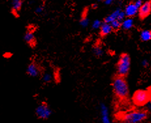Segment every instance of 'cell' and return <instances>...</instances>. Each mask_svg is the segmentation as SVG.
Masks as SVG:
<instances>
[{"instance_id": "18", "label": "cell", "mask_w": 151, "mask_h": 123, "mask_svg": "<svg viewBox=\"0 0 151 123\" xmlns=\"http://www.w3.org/2000/svg\"><path fill=\"white\" fill-rule=\"evenodd\" d=\"M110 24L111 27H112L113 30L116 31V30H119L120 28H121V22L117 19L113 20V22H111L110 23Z\"/></svg>"}, {"instance_id": "26", "label": "cell", "mask_w": 151, "mask_h": 123, "mask_svg": "<svg viewBox=\"0 0 151 123\" xmlns=\"http://www.w3.org/2000/svg\"><path fill=\"white\" fill-rule=\"evenodd\" d=\"M97 7H98L97 4H94V5H92V7H93V9H96V8H97Z\"/></svg>"}, {"instance_id": "21", "label": "cell", "mask_w": 151, "mask_h": 123, "mask_svg": "<svg viewBox=\"0 0 151 123\" xmlns=\"http://www.w3.org/2000/svg\"><path fill=\"white\" fill-rule=\"evenodd\" d=\"M126 18V15H125V13L124 11H120V12L119 14V15H118V18H117V20H119L120 22H122V21L124 19Z\"/></svg>"}, {"instance_id": "1", "label": "cell", "mask_w": 151, "mask_h": 123, "mask_svg": "<svg viewBox=\"0 0 151 123\" xmlns=\"http://www.w3.org/2000/svg\"><path fill=\"white\" fill-rule=\"evenodd\" d=\"M147 118V111L135 109L122 114L119 121L120 123H143Z\"/></svg>"}, {"instance_id": "16", "label": "cell", "mask_w": 151, "mask_h": 123, "mask_svg": "<svg viewBox=\"0 0 151 123\" xmlns=\"http://www.w3.org/2000/svg\"><path fill=\"white\" fill-rule=\"evenodd\" d=\"M53 79L52 74L50 73L49 71H45L43 74L42 75V81L45 83H49L52 81Z\"/></svg>"}, {"instance_id": "27", "label": "cell", "mask_w": 151, "mask_h": 123, "mask_svg": "<svg viewBox=\"0 0 151 123\" xmlns=\"http://www.w3.org/2000/svg\"><path fill=\"white\" fill-rule=\"evenodd\" d=\"M99 1H104V0H98Z\"/></svg>"}, {"instance_id": "8", "label": "cell", "mask_w": 151, "mask_h": 123, "mask_svg": "<svg viewBox=\"0 0 151 123\" xmlns=\"http://www.w3.org/2000/svg\"><path fill=\"white\" fill-rule=\"evenodd\" d=\"M26 73L32 77H37L41 73V70L39 65L35 62H32L28 65L26 69Z\"/></svg>"}, {"instance_id": "5", "label": "cell", "mask_w": 151, "mask_h": 123, "mask_svg": "<svg viewBox=\"0 0 151 123\" xmlns=\"http://www.w3.org/2000/svg\"><path fill=\"white\" fill-rule=\"evenodd\" d=\"M35 113L38 119L41 120H47L52 115V111L49 105L43 102L39 104L37 107L35 108Z\"/></svg>"}, {"instance_id": "2", "label": "cell", "mask_w": 151, "mask_h": 123, "mask_svg": "<svg viewBox=\"0 0 151 123\" xmlns=\"http://www.w3.org/2000/svg\"><path fill=\"white\" fill-rule=\"evenodd\" d=\"M112 86L114 94L118 98L124 100L128 98L129 91L128 83L124 77L119 76L114 77Z\"/></svg>"}, {"instance_id": "24", "label": "cell", "mask_w": 151, "mask_h": 123, "mask_svg": "<svg viewBox=\"0 0 151 123\" xmlns=\"http://www.w3.org/2000/svg\"><path fill=\"white\" fill-rule=\"evenodd\" d=\"M43 7H41V6L37 7L35 9V13H37V14H41L43 13Z\"/></svg>"}, {"instance_id": "6", "label": "cell", "mask_w": 151, "mask_h": 123, "mask_svg": "<svg viewBox=\"0 0 151 123\" xmlns=\"http://www.w3.org/2000/svg\"><path fill=\"white\" fill-rule=\"evenodd\" d=\"M150 11L151 2L150 0H147L145 1H143V4L139 9V16L141 19H144L149 15L150 14Z\"/></svg>"}, {"instance_id": "14", "label": "cell", "mask_w": 151, "mask_h": 123, "mask_svg": "<svg viewBox=\"0 0 151 123\" xmlns=\"http://www.w3.org/2000/svg\"><path fill=\"white\" fill-rule=\"evenodd\" d=\"M140 40L143 42H147L151 40V31L150 29H143L140 32Z\"/></svg>"}, {"instance_id": "7", "label": "cell", "mask_w": 151, "mask_h": 123, "mask_svg": "<svg viewBox=\"0 0 151 123\" xmlns=\"http://www.w3.org/2000/svg\"><path fill=\"white\" fill-rule=\"evenodd\" d=\"M99 111L102 123H112L110 119L109 110L108 107L104 103H101L99 106Z\"/></svg>"}, {"instance_id": "20", "label": "cell", "mask_w": 151, "mask_h": 123, "mask_svg": "<svg viewBox=\"0 0 151 123\" xmlns=\"http://www.w3.org/2000/svg\"><path fill=\"white\" fill-rule=\"evenodd\" d=\"M101 23H102V22L99 20H95L92 22V28L93 29H99V28H100V26L101 25Z\"/></svg>"}, {"instance_id": "12", "label": "cell", "mask_w": 151, "mask_h": 123, "mask_svg": "<svg viewBox=\"0 0 151 123\" xmlns=\"http://www.w3.org/2000/svg\"><path fill=\"white\" fill-rule=\"evenodd\" d=\"M134 26V21L132 18H125L121 22V28L124 30H130Z\"/></svg>"}, {"instance_id": "17", "label": "cell", "mask_w": 151, "mask_h": 123, "mask_svg": "<svg viewBox=\"0 0 151 123\" xmlns=\"http://www.w3.org/2000/svg\"><path fill=\"white\" fill-rule=\"evenodd\" d=\"M93 53L96 57H101L104 55V50L100 46H95L93 48Z\"/></svg>"}, {"instance_id": "19", "label": "cell", "mask_w": 151, "mask_h": 123, "mask_svg": "<svg viewBox=\"0 0 151 123\" xmlns=\"http://www.w3.org/2000/svg\"><path fill=\"white\" fill-rule=\"evenodd\" d=\"M90 24V20L87 17H83L80 20V25L81 27L85 28L86 27H88Z\"/></svg>"}, {"instance_id": "3", "label": "cell", "mask_w": 151, "mask_h": 123, "mask_svg": "<svg viewBox=\"0 0 151 123\" xmlns=\"http://www.w3.org/2000/svg\"><path fill=\"white\" fill-rule=\"evenodd\" d=\"M131 67V58L128 54L124 53L120 55L116 65L118 76L126 77L129 73Z\"/></svg>"}, {"instance_id": "23", "label": "cell", "mask_w": 151, "mask_h": 123, "mask_svg": "<svg viewBox=\"0 0 151 123\" xmlns=\"http://www.w3.org/2000/svg\"><path fill=\"white\" fill-rule=\"evenodd\" d=\"M141 65L143 68H147L149 65V62L147 59H144L141 62Z\"/></svg>"}, {"instance_id": "22", "label": "cell", "mask_w": 151, "mask_h": 123, "mask_svg": "<svg viewBox=\"0 0 151 123\" xmlns=\"http://www.w3.org/2000/svg\"><path fill=\"white\" fill-rule=\"evenodd\" d=\"M143 0H135V1L134 2V4L138 9H139V7L142 5V4H143Z\"/></svg>"}, {"instance_id": "9", "label": "cell", "mask_w": 151, "mask_h": 123, "mask_svg": "<svg viewBox=\"0 0 151 123\" xmlns=\"http://www.w3.org/2000/svg\"><path fill=\"white\" fill-rule=\"evenodd\" d=\"M138 11L139 9L134 5V3H131L126 6L124 12L125 13L126 17L132 18L138 13Z\"/></svg>"}, {"instance_id": "15", "label": "cell", "mask_w": 151, "mask_h": 123, "mask_svg": "<svg viewBox=\"0 0 151 123\" xmlns=\"http://www.w3.org/2000/svg\"><path fill=\"white\" fill-rule=\"evenodd\" d=\"M11 5L12 9L14 13H17L21 9V7L22 6V0H12Z\"/></svg>"}, {"instance_id": "10", "label": "cell", "mask_w": 151, "mask_h": 123, "mask_svg": "<svg viewBox=\"0 0 151 123\" xmlns=\"http://www.w3.org/2000/svg\"><path fill=\"white\" fill-rule=\"evenodd\" d=\"M24 40L29 46H34L36 43V39L34 32L32 30H28L24 35Z\"/></svg>"}, {"instance_id": "25", "label": "cell", "mask_w": 151, "mask_h": 123, "mask_svg": "<svg viewBox=\"0 0 151 123\" xmlns=\"http://www.w3.org/2000/svg\"><path fill=\"white\" fill-rule=\"evenodd\" d=\"M114 1H115V0H104V3L105 5H110L111 4H113Z\"/></svg>"}, {"instance_id": "11", "label": "cell", "mask_w": 151, "mask_h": 123, "mask_svg": "<svg viewBox=\"0 0 151 123\" xmlns=\"http://www.w3.org/2000/svg\"><path fill=\"white\" fill-rule=\"evenodd\" d=\"M99 29H100V35L102 37L109 35L113 31L110 24L106 23L105 22L101 23V25L100 26V28H99Z\"/></svg>"}, {"instance_id": "4", "label": "cell", "mask_w": 151, "mask_h": 123, "mask_svg": "<svg viewBox=\"0 0 151 123\" xmlns=\"http://www.w3.org/2000/svg\"><path fill=\"white\" fill-rule=\"evenodd\" d=\"M133 102L139 107L145 106L147 103L150 101V92L146 90H138L133 95Z\"/></svg>"}, {"instance_id": "13", "label": "cell", "mask_w": 151, "mask_h": 123, "mask_svg": "<svg viewBox=\"0 0 151 123\" xmlns=\"http://www.w3.org/2000/svg\"><path fill=\"white\" fill-rule=\"evenodd\" d=\"M120 11H121V9L117 8L116 9L115 11H114L112 13H111L109 15H108L107 17L105 18L104 22L110 24L111 22H113V20H116L118 18V15H119Z\"/></svg>"}]
</instances>
